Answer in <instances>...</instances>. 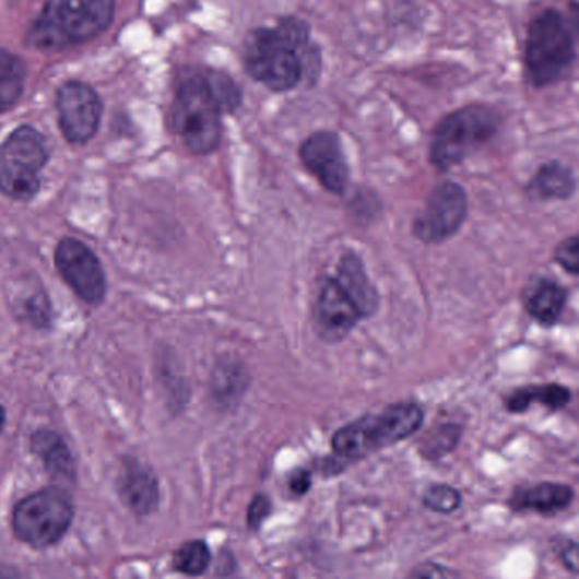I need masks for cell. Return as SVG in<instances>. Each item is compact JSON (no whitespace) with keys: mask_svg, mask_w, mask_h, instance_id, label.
<instances>
[{"mask_svg":"<svg viewBox=\"0 0 579 579\" xmlns=\"http://www.w3.org/2000/svg\"><path fill=\"white\" fill-rule=\"evenodd\" d=\"M246 72L273 92H286L319 70L316 46L295 42L282 24L258 27L245 42Z\"/></svg>","mask_w":579,"mask_h":579,"instance_id":"obj_1","label":"cell"},{"mask_svg":"<svg viewBox=\"0 0 579 579\" xmlns=\"http://www.w3.org/2000/svg\"><path fill=\"white\" fill-rule=\"evenodd\" d=\"M223 110L209 88L202 70L189 72L178 83L169 125L193 155H209L223 138Z\"/></svg>","mask_w":579,"mask_h":579,"instance_id":"obj_2","label":"cell"},{"mask_svg":"<svg viewBox=\"0 0 579 579\" xmlns=\"http://www.w3.org/2000/svg\"><path fill=\"white\" fill-rule=\"evenodd\" d=\"M424 424V411L414 402L390 405L378 415H365L344 425L332 437V449L343 459H363L414 436Z\"/></svg>","mask_w":579,"mask_h":579,"instance_id":"obj_3","label":"cell"},{"mask_svg":"<svg viewBox=\"0 0 579 579\" xmlns=\"http://www.w3.org/2000/svg\"><path fill=\"white\" fill-rule=\"evenodd\" d=\"M500 129V114L488 106H468L446 116L434 129L430 162L449 169L485 146Z\"/></svg>","mask_w":579,"mask_h":579,"instance_id":"obj_4","label":"cell"},{"mask_svg":"<svg viewBox=\"0 0 579 579\" xmlns=\"http://www.w3.org/2000/svg\"><path fill=\"white\" fill-rule=\"evenodd\" d=\"M116 0H58L43 12L33 29L34 43L60 48L87 42L106 31L114 20Z\"/></svg>","mask_w":579,"mask_h":579,"instance_id":"obj_5","label":"cell"},{"mask_svg":"<svg viewBox=\"0 0 579 579\" xmlns=\"http://www.w3.org/2000/svg\"><path fill=\"white\" fill-rule=\"evenodd\" d=\"M575 61V43L563 15L553 9L535 15L527 29V76L534 87L559 82Z\"/></svg>","mask_w":579,"mask_h":579,"instance_id":"obj_6","label":"cell"},{"mask_svg":"<svg viewBox=\"0 0 579 579\" xmlns=\"http://www.w3.org/2000/svg\"><path fill=\"white\" fill-rule=\"evenodd\" d=\"M73 520L72 498L58 486L39 489L15 505L12 529L15 537L34 550L54 546L67 534Z\"/></svg>","mask_w":579,"mask_h":579,"instance_id":"obj_7","label":"cell"},{"mask_svg":"<svg viewBox=\"0 0 579 579\" xmlns=\"http://www.w3.org/2000/svg\"><path fill=\"white\" fill-rule=\"evenodd\" d=\"M48 162L45 140L29 126L15 129L0 144V190L14 200H31L38 193L43 166Z\"/></svg>","mask_w":579,"mask_h":579,"instance_id":"obj_8","label":"cell"},{"mask_svg":"<svg viewBox=\"0 0 579 579\" xmlns=\"http://www.w3.org/2000/svg\"><path fill=\"white\" fill-rule=\"evenodd\" d=\"M468 215V196L461 185L442 181L430 192L414 223V234L425 245H437L454 236Z\"/></svg>","mask_w":579,"mask_h":579,"instance_id":"obj_9","label":"cell"},{"mask_svg":"<svg viewBox=\"0 0 579 579\" xmlns=\"http://www.w3.org/2000/svg\"><path fill=\"white\" fill-rule=\"evenodd\" d=\"M55 263L64 282L83 302L98 305L106 298V273L88 246L73 237H64L55 251Z\"/></svg>","mask_w":579,"mask_h":579,"instance_id":"obj_10","label":"cell"},{"mask_svg":"<svg viewBox=\"0 0 579 579\" xmlns=\"http://www.w3.org/2000/svg\"><path fill=\"white\" fill-rule=\"evenodd\" d=\"M58 119L70 143L83 144L94 138L101 125L102 102L87 83L68 82L58 92Z\"/></svg>","mask_w":579,"mask_h":579,"instance_id":"obj_11","label":"cell"},{"mask_svg":"<svg viewBox=\"0 0 579 579\" xmlns=\"http://www.w3.org/2000/svg\"><path fill=\"white\" fill-rule=\"evenodd\" d=\"M305 168L319 180L328 192L344 193L350 184V166L339 135L332 131L310 134L300 146Z\"/></svg>","mask_w":579,"mask_h":579,"instance_id":"obj_12","label":"cell"},{"mask_svg":"<svg viewBox=\"0 0 579 579\" xmlns=\"http://www.w3.org/2000/svg\"><path fill=\"white\" fill-rule=\"evenodd\" d=\"M362 319L356 305L344 294V290L339 286L335 279H326L320 283L314 322L317 334L323 341L328 343L343 341Z\"/></svg>","mask_w":579,"mask_h":579,"instance_id":"obj_13","label":"cell"},{"mask_svg":"<svg viewBox=\"0 0 579 579\" xmlns=\"http://www.w3.org/2000/svg\"><path fill=\"white\" fill-rule=\"evenodd\" d=\"M119 497L135 516H151L158 510L159 483L150 468L138 461H129L122 470L119 482Z\"/></svg>","mask_w":579,"mask_h":579,"instance_id":"obj_14","label":"cell"},{"mask_svg":"<svg viewBox=\"0 0 579 579\" xmlns=\"http://www.w3.org/2000/svg\"><path fill=\"white\" fill-rule=\"evenodd\" d=\"M334 279L339 286L344 290V294L356 305V309L359 310L363 319L377 312L378 304H380L377 288L373 285L371 280L368 279V273H366L362 260L354 252L343 255V258L339 261L338 275Z\"/></svg>","mask_w":579,"mask_h":579,"instance_id":"obj_15","label":"cell"},{"mask_svg":"<svg viewBox=\"0 0 579 579\" xmlns=\"http://www.w3.org/2000/svg\"><path fill=\"white\" fill-rule=\"evenodd\" d=\"M575 500V489L565 483H539L532 488L520 489L512 497V508L517 512H529L553 516L563 512Z\"/></svg>","mask_w":579,"mask_h":579,"instance_id":"obj_16","label":"cell"},{"mask_svg":"<svg viewBox=\"0 0 579 579\" xmlns=\"http://www.w3.org/2000/svg\"><path fill=\"white\" fill-rule=\"evenodd\" d=\"M31 449L42 459L48 473L61 482L75 480V461L67 442L55 430L42 429L31 437Z\"/></svg>","mask_w":579,"mask_h":579,"instance_id":"obj_17","label":"cell"},{"mask_svg":"<svg viewBox=\"0 0 579 579\" xmlns=\"http://www.w3.org/2000/svg\"><path fill=\"white\" fill-rule=\"evenodd\" d=\"M568 294L565 286L553 280L541 279L525 288L523 305L529 316L542 326H554L566 309Z\"/></svg>","mask_w":579,"mask_h":579,"instance_id":"obj_18","label":"cell"},{"mask_svg":"<svg viewBox=\"0 0 579 579\" xmlns=\"http://www.w3.org/2000/svg\"><path fill=\"white\" fill-rule=\"evenodd\" d=\"M575 190V174L571 168L559 162L544 163L529 185V192L541 200L569 199Z\"/></svg>","mask_w":579,"mask_h":579,"instance_id":"obj_19","label":"cell"},{"mask_svg":"<svg viewBox=\"0 0 579 579\" xmlns=\"http://www.w3.org/2000/svg\"><path fill=\"white\" fill-rule=\"evenodd\" d=\"M571 402V391L563 385L547 383L542 387H523L508 395L505 406L510 414H523L534 403L547 406L550 411H560Z\"/></svg>","mask_w":579,"mask_h":579,"instance_id":"obj_20","label":"cell"},{"mask_svg":"<svg viewBox=\"0 0 579 579\" xmlns=\"http://www.w3.org/2000/svg\"><path fill=\"white\" fill-rule=\"evenodd\" d=\"M248 387V373L241 363L223 359L212 375V391L221 403H234Z\"/></svg>","mask_w":579,"mask_h":579,"instance_id":"obj_21","label":"cell"},{"mask_svg":"<svg viewBox=\"0 0 579 579\" xmlns=\"http://www.w3.org/2000/svg\"><path fill=\"white\" fill-rule=\"evenodd\" d=\"M24 88V64L15 55L0 49V113L14 106Z\"/></svg>","mask_w":579,"mask_h":579,"instance_id":"obj_22","label":"cell"},{"mask_svg":"<svg viewBox=\"0 0 579 579\" xmlns=\"http://www.w3.org/2000/svg\"><path fill=\"white\" fill-rule=\"evenodd\" d=\"M211 565V550L205 542L189 541L181 544L172 557L175 571L185 576H202Z\"/></svg>","mask_w":579,"mask_h":579,"instance_id":"obj_23","label":"cell"},{"mask_svg":"<svg viewBox=\"0 0 579 579\" xmlns=\"http://www.w3.org/2000/svg\"><path fill=\"white\" fill-rule=\"evenodd\" d=\"M461 434L463 430L458 424L436 425L429 433L425 434L421 445V454L430 461L445 458L446 454L454 451L456 446L461 440Z\"/></svg>","mask_w":579,"mask_h":579,"instance_id":"obj_24","label":"cell"},{"mask_svg":"<svg viewBox=\"0 0 579 579\" xmlns=\"http://www.w3.org/2000/svg\"><path fill=\"white\" fill-rule=\"evenodd\" d=\"M202 72L223 114L234 113L237 107L241 106V88L227 73L214 70V68H205Z\"/></svg>","mask_w":579,"mask_h":579,"instance_id":"obj_25","label":"cell"},{"mask_svg":"<svg viewBox=\"0 0 579 579\" xmlns=\"http://www.w3.org/2000/svg\"><path fill=\"white\" fill-rule=\"evenodd\" d=\"M461 504H463V497H461V493L454 486L433 485L425 489L424 495H422V505L427 510L445 513V516L454 513L461 507Z\"/></svg>","mask_w":579,"mask_h":579,"instance_id":"obj_26","label":"cell"},{"mask_svg":"<svg viewBox=\"0 0 579 579\" xmlns=\"http://www.w3.org/2000/svg\"><path fill=\"white\" fill-rule=\"evenodd\" d=\"M554 260L571 275H579V234L566 237L554 248Z\"/></svg>","mask_w":579,"mask_h":579,"instance_id":"obj_27","label":"cell"},{"mask_svg":"<svg viewBox=\"0 0 579 579\" xmlns=\"http://www.w3.org/2000/svg\"><path fill=\"white\" fill-rule=\"evenodd\" d=\"M20 307V316L24 317L27 322L36 326V328H42V326H46V323H48L49 305L42 294L23 298V300H21Z\"/></svg>","mask_w":579,"mask_h":579,"instance_id":"obj_28","label":"cell"},{"mask_svg":"<svg viewBox=\"0 0 579 579\" xmlns=\"http://www.w3.org/2000/svg\"><path fill=\"white\" fill-rule=\"evenodd\" d=\"M273 510V504H271L270 497L264 493H258L249 501L248 513H246V523H248L251 531H260L261 525L267 522L268 517L271 516Z\"/></svg>","mask_w":579,"mask_h":579,"instance_id":"obj_29","label":"cell"},{"mask_svg":"<svg viewBox=\"0 0 579 579\" xmlns=\"http://www.w3.org/2000/svg\"><path fill=\"white\" fill-rule=\"evenodd\" d=\"M405 579H458L451 569L437 563H422L415 566Z\"/></svg>","mask_w":579,"mask_h":579,"instance_id":"obj_30","label":"cell"},{"mask_svg":"<svg viewBox=\"0 0 579 579\" xmlns=\"http://www.w3.org/2000/svg\"><path fill=\"white\" fill-rule=\"evenodd\" d=\"M560 563L572 575H579V544L578 542L566 539L560 546H557Z\"/></svg>","mask_w":579,"mask_h":579,"instance_id":"obj_31","label":"cell"},{"mask_svg":"<svg viewBox=\"0 0 579 579\" xmlns=\"http://www.w3.org/2000/svg\"><path fill=\"white\" fill-rule=\"evenodd\" d=\"M290 493L294 497H304L309 493L310 486H312V474L309 470H304V468H298V470L292 471L288 476V482H286Z\"/></svg>","mask_w":579,"mask_h":579,"instance_id":"obj_32","label":"cell"},{"mask_svg":"<svg viewBox=\"0 0 579 579\" xmlns=\"http://www.w3.org/2000/svg\"><path fill=\"white\" fill-rule=\"evenodd\" d=\"M0 579H20V575L11 566L0 565Z\"/></svg>","mask_w":579,"mask_h":579,"instance_id":"obj_33","label":"cell"},{"mask_svg":"<svg viewBox=\"0 0 579 579\" xmlns=\"http://www.w3.org/2000/svg\"><path fill=\"white\" fill-rule=\"evenodd\" d=\"M571 20L572 24H575L576 29H578L579 33V4H576V2H571Z\"/></svg>","mask_w":579,"mask_h":579,"instance_id":"obj_34","label":"cell"},{"mask_svg":"<svg viewBox=\"0 0 579 579\" xmlns=\"http://www.w3.org/2000/svg\"><path fill=\"white\" fill-rule=\"evenodd\" d=\"M5 422V412L4 409H2V405H0V430H2V427H4Z\"/></svg>","mask_w":579,"mask_h":579,"instance_id":"obj_35","label":"cell"}]
</instances>
